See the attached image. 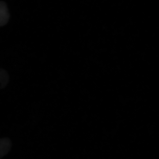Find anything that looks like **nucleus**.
<instances>
[{
  "label": "nucleus",
  "instance_id": "nucleus-1",
  "mask_svg": "<svg viewBox=\"0 0 159 159\" xmlns=\"http://www.w3.org/2000/svg\"><path fill=\"white\" fill-rule=\"evenodd\" d=\"M10 18L9 10L5 2L0 1V27L5 26Z\"/></svg>",
  "mask_w": 159,
  "mask_h": 159
},
{
  "label": "nucleus",
  "instance_id": "nucleus-2",
  "mask_svg": "<svg viewBox=\"0 0 159 159\" xmlns=\"http://www.w3.org/2000/svg\"><path fill=\"white\" fill-rule=\"evenodd\" d=\"M11 142L8 138L0 139V159L9 152L11 148Z\"/></svg>",
  "mask_w": 159,
  "mask_h": 159
},
{
  "label": "nucleus",
  "instance_id": "nucleus-3",
  "mask_svg": "<svg viewBox=\"0 0 159 159\" xmlns=\"http://www.w3.org/2000/svg\"><path fill=\"white\" fill-rule=\"evenodd\" d=\"M9 81V76L5 70L0 68V89L6 87Z\"/></svg>",
  "mask_w": 159,
  "mask_h": 159
}]
</instances>
